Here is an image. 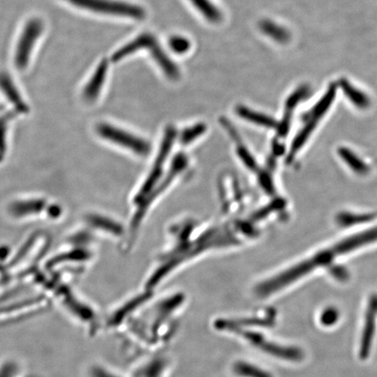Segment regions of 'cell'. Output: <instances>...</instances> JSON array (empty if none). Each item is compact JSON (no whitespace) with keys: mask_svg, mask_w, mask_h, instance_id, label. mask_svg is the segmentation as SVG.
I'll return each instance as SVG.
<instances>
[{"mask_svg":"<svg viewBox=\"0 0 377 377\" xmlns=\"http://www.w3.org/2000/svg\"><path fill=\"white\" fill-rule=\"evenodd\" d=\"M325 265H326V261L320 252V254L314 256L313 258L300 263V264L261 283L256 289V293L262 298L275 295L277 292L288 288L289 285L302 277L309 275L313 270Z\"/></svg>","mask_w":377,"mask_h":377,"instance_id":"6da1fadb","label":"cell"},{"mask_svg":"<svg viewBox=\"0 0 377 377\" xmlns=\"http://www.w3.org/2000/svg\"><path fill=\"white\" fill-rule=\"evenodd\" d=\"M76 8L103 15L143 20L146 16L141 6L118 0H66Z\"/></svg>","mask_w":377,"mask_h":377,"instance_id":"7a4b0ae2","label":"cell"},{"mask_svg":"<svg viewBox=\"0 0 377 377\" xmlns=\"http://www.w3.org/2000/svg\"><path fill=\"white\" fill-rule=\"evenodd\" d=\"M337 86L335 84L330 85L328 91L325 93L323 99H321L317 105L314 107L311 111L307 114L306 118V124L304 126L302 131H300L298 136L296 137L295 141H293L290 151L288 160L295 157L297 152L302 148L304 144L306 143L307 138L312 134L314 128L316 127L318 123L327 113L328 109L330 108L332 103H333L335 95H337Z\"/></svg>","mask_w":377,"mask_h":377,"instance_id":"3957f363","label":"cell"},{"mask_svg":"<svg viewBox=\"0 0 377 377\" xmlns=\"http://www.w3.org/2000/svg\"><path fill=\"white\" fill-rule=\"evenodd\" d=\"M44 31V23L39 18H33L26 24L22 36L17 44L15 62L20 71L26 69L29 64L31 54L41 33Z\"/></svg>","mask_w":377,"mask_h":377,"instance_id":"277c9868","label":"cell"},{"mask_svg":"<svg viewBox=\"0 0 377 377\" xmlns=\"http://www.w3.org/2000/svg\"><path fill=\"white\" fill-rule=\"evenodd\" d=\"M98 133L105 139L126 148L137 155H146L150 152V145L146 141L110 124H99Z\"/></svg>","mask_w":377,"mask_h":377,"instance_id":"5b68a950","label":"cell"},{"mask_svg":"<svg viewBox=\"0 0 377 377\" xmlns=\"http://www.w3.org/2000/svg\"><path fill=\"white\" fill-rule=\"evenodd\" d=\"M245 337L249 341H251V344L270 355L288 360V361H300L302 358V352L299 351L298 348L286 347V346L275 344V342L261 337V334L254 333H245Z\"/></svg>","mask_w":377,"mask_h":377,"instance_id":"8992f818","label":"cell"},{"mask_svg":"<svg viewBox=\"0 0 377 377\" xmlns=\"http://www.w3.org/2000/svg\"><path fill=\"white\" fill-rule=\"evenodd\" d=\"M167 133V136H166L164 143H162V146L160 153L158 155L157 160L155 162V164L153 167V171H151L150 176H148L146 182H145L141 192L138 193L136 199L137 201H141V200L146 198L148 193L153 189V187L157 185L159 176L162 174V167H164V160L169 154V150H171L173 136H174L175 132L174 130L171 129L168 130Z\"/></svg>","mask_w":377,"mask_h":377,"instance_id":"52a82bcc","label":"cell"},{"mask_svg":"<svg viewBox=\"0 0 377 377\" xmlns=\"http://www.w3.org/2000/svg\"><path fill=\"white\" fill-rule=\"evenodd\" d=\"M109 70V61L103 59L100 62L98 68H96L95 72L92 75L91 79L86 83V85L83 89V99L88 102H93L98 98L100 93H101L102 86L105 85L107 74Z\"/></svg>","mask_w":377,"mask_h":377,"instance_id":"ba28073f","label":"cell"},{"mask_svg":"<svg viewBox=\"0 0 377 377\" xmlns=\"http://www.w3.org/2000/svg\"><path fill=\"white\" fill-rule=\"evenodd\" d=\"M146 49L150 52L152 58L157 62L168 78L171 79H178L179 78L178 68L164 53L155 36L152 37L150 43L147 45Z\"/></svg>","mask_w":377,"mask_h":377,"instance_id":"9c48e42d","label":"cell"},{"mask_svg":"<svg viewBox=\"0 0 377 377\" xmlns=\"http://www.w3.org/2000/svg\"><path fill=\"white\" fill-rule=\"evenodd\" d=\"M376 310L377 299L375 298L372 299L369 304L364 327H363L361 344H360V356L363 359L368 357L370 348H371L374 334H375Z\"/></svg>","mask_w":377,"mask_h":377,"instance_id":"30bf717a","label":"cell"},{"mask_svg":"<svg viewBox=\"0 0 377 377\" xmlns=\"http://www.w3.org/2000/svg\"><path fill=\"white\" fill-rule=\"evenodd\" d=\"M0 89L2 90L6 98L15 107L17 112L26 113L29 111V108H27L25 102L23 101L22 95H20L19 90L17 89L13 79L4 72L0 74Z\"/></svg>","mask_w":377,"mask_h":377,"instance_id":"8fae6325","label":"cell"},{"mask_svg":"<svg viewBox=\"0 0 377 377\" xmlns=\"http://www.w3.org/2000/svg\"><path fill=\"white\" fill-rule=\"evenodd\" d=\"M310 93V89L309 86H302L300 88L296 90L286 102V111L284 118H283L282 124H280L279 133L282 136H285L286 131H288L290 121H291L292 114L295 110V107L300 101L306 99Z\"/></svg>","mask_w":377,"mask_h":377,"instance_id":"7c38bea8","label":"cell"},{"mask_svg":"<svg viewBox=\"0 0 377 377\" xmlns=\"http://www.w3.org/2000/svg\"><path fill=\"white\" fill-rule=\"evenodd\" d=\"M152 37L151 33H143L141 36L136 38V39L130 41V43L125 45L120 49L114 53L111 57L113 62H118L122 61L123 59L129 56V55L136 53L137 51L141 49V48L146 47L148 41L151 40Z\"/></svg>","mask_w":377,"mask_h":377,"instance_id":"4fadbf2b","label":"cell"},{"mask_svg":"<svg viewBox=\"0 0 377 377\" xmlns=\"http://www.w3.org/2000/svg\"><path fill=\"white\" fill-rule=\"evenodd\" d=\"M339 86L344 90V93H345V95L347 96L349 101H351L355 107L362 109L369 108L370 101L368 95H367L365 93L362 92L361 90L357 88H355V86H353L351 82L345 79H341V81L339 82Z\"/></svg>","mask_w":377,"mask_h":377,"instance_id":"5bb4252c","label":"cell"},{"mask_svg":"<svg viewBox=\"0 0 377 377\" xmlns=\"http://www.w3.org/2000/svg\"><path fill=\"white\" fill-rule=\"evenodd\" d=\"M46 203L43 200H26L13 203L10 206V213L15 217H24L30 214L39 213L45 208Z\"/></svg>","mask_w":377,"mask_h":377,"instance_id":"9a60e30c","label":"cell"},{"mask_svg":"<svg viewBox=\"0 0 377 377\" xmlns=\"http://www.w3.org/2000/svg\"><path fill=\"white\" fill-rule=\"evenodd\" d=\"M237 114L242 117V118L247 120L249 122L258 124V125L263 127L269 128V129H275V128H277V125H278L276 121L271 118V117L263 115V114L261 113L255 112L254 110L245 108V107L243 106L238 107Z\"/></svg>","mask_w":377,"mask_h":377,"instance_id":"2e32d148","label":"cell"},{"mask_svg":"<svg viewBox=\"0 0 377 377\" xmlns=\"http://www.w3.org/2000/svg\"><path fill=\"white\" fill-rule=\"evenodd\" d=\"M263 33L275 40L278 43H288L290 38V33L284 27L277 25L275 22H270L268 20H262L259 24Z\"/></svg>","mask_w":377,"mask_h":377,"instance_id":"e0dca14e","label":"cell"},{"mask_svg":"<svg viewBox=\"0 0 377 377\" xmlns=\"http://www.w3.org/2000/svg\"><path fill=\"white\" fill-rule=\"evenodd\" d=\"M86 220L93 226L109 231L110 233L120 235L123 233V228L118 223L112 220L100 215H89Z\"/></svg>","mask_w":377,"mask_h":377,"instance_id":"ac0fdd59","label":"cell"},{"mask_svg":"<svg viewBox=\"0 0 377 377\" xmlns=\"http://www.w3.org/2000/svg\"><path fill=\"white\" fill-rule=\"evenodd\" d=\"M191 1L209 22L217 23L222 20V15H221L220 10L213 5L209 0H191Z\"/></svg>","mask_w":377,"mask_h":377,"instance_id":"d6986e66","label":"cell"},{"mask_svg":"<svg viewBox=\"0 0 377 377\" xmlns=\"http://www.w3.org/2000/svg\"><path fill=\"white\" fill-rule=\"evenodd\" d=\"M233 371L241 377H272L266 370L245 362H238L233 366Z\"/></svg>","mask_w":377,"mask_h":377,"instance_id":"ffe728a7","label":"cell"},{"mask_svg":"<svg viewBox=\"0 0 377 377\" xmlns=\"http://www.w3.org/2000/svg\"><path fill=\"white\" fill-rule=\"evenodd\" d=\"M169 47L176 54H185L191 48V43L185 38L181 36H173L169 39Z\"/></svg>","mask_w":377,"mask_h":377,"instance_id":"44dd1931","label":"cell"},{"mask_svg":"<svg viewBox=\"0 0 377 377\" xmlns=\"http://www.w3.org/2000/svg\"><path fill=\"white\" fill-rule=\"evenodd\" d=\"M340 154L341 157H344L345 162H347L348 165H351L352 167L351 169H354L355 171L364 173L367 169H368L364 162L360 160V159H358L357 157H355V155H353L351 152H345L341 150Z\"/></svg>","mask_w":377,"mask_h":377,"instance_id":"7402d4cb","label":"cell"},{"mask_svg":"<svg viewBox=\"0 0 377 377\" xmlns=\"http://www.w3.org/2000/svg\"><path fill=\"white\" fill-rule=\"evenodd\" d=\"M12 114H8L4 116L0 117V158L4 155L6 150V132L8 128V123L10 118H12Z\"/></svg>","mask_w":377,"mask_h":377,"instance_id":"603a6c76","label":"cell"},{"mask_svg":"<svg viewBox=\"0 0 377 377\" xmlns=\"http://www.w3.org/2000/svg\"><path fill=\"white\" fill-rule=\"evenodd\" d=\"M339 314L337 309H328L324 310L321 316V323L324 326H333L338 321Z\"/></svg>","mask_w":377,"mask_h":377,"instance_id":"cb8c5ba5","label":"cell"},{"mask_svg":"<svg viewBox=\"0 0 377 377\" xmlns=\"http://www.w3.org/2000/svg\"><path fill=\"white\" fill-rule=\"evenodd\" d=\"M206 127L203 125H198L192 128V129L187 130L183 134V143L188 144L196 137H198L205 131Z\"/></svg>","mask_w":377,"mask_h":377,"instance_id":"d4e9b609","label":"cell"}]
</instances>
